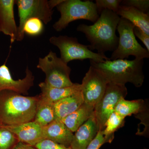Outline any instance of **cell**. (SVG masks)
<instances>
[{"mask_svg":"<svg viewBox=\"0 0 149 149\" xmlns=\"http://www.w3.org/2000/svg\"><path fill=\"white\" fill-rule=\"evenodd\" d=\"M133 33L135 36L143 42L146 46L147 50L149 52V36L143 32L139 27H135L133 29Z\"/></svg>","mask_w":149,"mask_h":149,"instance_id":"cell-29","label":"cell"},{"mask_svg":"<svg viewBox=\"0 0 149 149\" xmlns=\"http://www.w3.org/2000/svg\"><path fill=\"white\" fill-rule=\"evenodd\" d=\"M0 33H1V32H0Z\"/></svg>","mask_w":149,"mask_h":149,"instance_id":"cell-32","label":"cell"},{"mask_svg":"<svg viewBox=\"0 0 149 149\" xmlns=\"http://www.w3.org/2000/svg\"><path fill=\"white\" fill-rule=\"evenodd\" d=\"M56 7L61 14L53 25L57 32H61L75 20L86 19L95 23L100 17L95 3L93 1L63 0Z\"/></svg>","mask_w":149,"mask_h":149,"instance_id":"cell-4","label":"cell"},{"mask_svg":"<svg viewBox=\"0 0 149 149\" xmlns=\"http://www.w3.org/2000/svg\"><path fill=\"white\" fill-rule=\"evenodd\" d=\"M84 102L81 91L54 103L56 119L61 120L78 109Z\"/></svg>","mask_w":149,"mask_h":149,"instance_id":"cell-18","label":"cell"},{"mask_svg":"<svg viewBox=\"0 0 149 149\" xmlns=\"http://www.w3.org/2000/svg\"><path fill=\"white\" fill-rule=\"evenodd\" d=\"M146 101L143 99L135 100H126L122 98L116 104L114 112L124 118L130 116L132 114H136L143 109Z\"/></svg>","mask_w":149,"mask_h":149,"instance_id":"cell-21","label":"cell"},{"mask_svg":"<svg viewBox=\"0 0 149 149\" xmlns=\"http://www.w3.org/2000/svg\"><path fill=\"white\" fill-rule=\"evenodd\" d=\"M37 68L46 74L44 83L51 87L62 88L73 85L70 75L71 69L51 50L44 58H40Z\"/></svg>","mask_w":149,"mask_h":149,"instance_id":"cell-7","label":"cell"},{"mask_svg":"<svg viewBox=\"0 0 149 149\" xmlns=\"http://www.w3.org/2000/svg\"><path fill=\"white\" fill-rule=\"evenodd\" d=\"M120 19L112 11L103 10L94 24H80L77 30L85 34L90 43L88 45L89 49L95 50L97 53L105 55L107 52H113L117 47L118 37L116 32Z\"/></svg>","mask_w":149,"mask_h":149,"instance_id":"cell-1","label":"cell"},{"mask_svg":"<svg viewBox=\"0 0 149 149\" xmlns=\"http://www.w3.org/2000/svg\"><path fill=\"white\" fill-rule=\"evenodd\" d=\"M34 147L36 149H72L70 147L65 146L48 139L40 141Z\"/></svg>","mask_w":149,"mask_h":149,"instance_id":"cell-28","label":"cell"},{"mask_svg":"<svg viewBox=\"0 0 149 149\" xmlns=\"http://www.w3.org/2000/svg\"><path fill=\"white\" fill-rule=\"evenodd\" d=\"M114 138V136H106L104 135L103 131H99L95 138L86 149H99L103 144L111 143Z\"/></svg>","mask_w":149,"mask_h":149,"instance_id":"cell-26","label":"cell"},{"mask_svg":"<svg viewBox=\"0 0 149 149\" xmlns=\"http://www.w3.org/2000/svg\"><path fill=\"white\" fill-rule=\"evenodd\" d=\"M18 142L16 136L0 123V149H12Z\"/></svg>","mask_w":149,"mask_h":149,"instance_id":"cell-23","label":"cell"},{"mask_svg":"<svg viewBox=\"0 0 149 149\" xmlns=\"http://www.w3.org/2000/svg\"><path fill=\"white\" fill-rule=\"evenodd\" d=\"M109 83L102 72L90 66L81 84L84 103L95 107L103 96Z\"/></svg>","mask_w":149,"mask_h":149,"instance_id":"cell-10","label":"cell"},{"mask_svg":"<svg viewBox=\"0 0 149 149\" xmlns=\"http://www.w3.org/2000/svg\"><path fill=\"white\" fill-rule=\"evenodd\" d=\"M98 132L95 116L93 113L86 122L76 130L70 144L72 149H86Z\"/></svg>","mask_w":149,"mask_h":149,"instance_id":"cell-14","label":"cell"},{"mask_svg":"<svg viewBox=\"0 0 149 149\" xmlns=\"http://www.w3.org/2000/svg\"><path fill=\"white\" fill-rule=\"evenodd\" d=\"M39 86L42 91L40 95L54 103L81 91V85L78 83L62 88L51 87L44 82L40 83Z\"/></svg>","mask_w":149,"mask_h":149,"instance_id":"cell-17","label":"cell"},{"mask_svg":"<svg viewBox=\"0 0 149 149\" xmlns=\"http://www.w3.org/2000/svg\"><path fill=\"white\" fill-rule=\"evenodd\" d=\"M3 125L16 136L19 142L34 147L40 141L45 140L43 127L34 120L18 125Z\"/></svg>","mask_w":149,"mask_h":149,"instance_id":"cell-12","label":"cell"},{"mask_svg":"<svg viewBox=\"0 0 149 149\" xmlns=\"http://www.w3.org/2000/svg\"><path fill=\"white\" fill-rule=\"evenodd\" d=\"M39 96L28 97L10 90L0 92V123L15 125L33 121Z\"/></svg>","mask_w":149,"mask_h":149,"instance_id":"cell-2","label":"cell"},{"mask_svg":"<svg viewBox=\"0 0 149 149\" xmlns=\"http://www.w3.org/2000/svg\"><path fill=\"white\" fill-rule=\"evenodd\" d=\"M17 6L19 24L16 41L20 42L24 38L23 27L27 19H40L43 23L47 24L52 19L53 10L47 0H15Z\"/></svg>","mask_w":149,"mask_h":149,"instance_id":"cell-8","label":"cell"},{"mask_svg":"<svg viewBox=\"0 0 149 149\" xmlns=\"http://www.w3.org/2000/svg\"><path fill=\"white\" fill-rule=\"evenodd\" d=\"M63 1V0H51L49 1V3L51 8L53 9L54 8L56 7Z\"/></svg>","mask_w":149,"mask_h":149,"instance_id":"cell-31","label":"cell"},{"mask_svg":"<svg viewBox=\"0 0 149 149\" xmlns=\"http://www.w3.org/2000/svg\"><path fill=\"white\" fill-rule=\"evenodd\" d=\"M34 121L45 127L56 120L54 103L39 95Z\"/></svg>","mask_w":149,"mask_h":149,"instance_id":"cell-20","label":"cell"},{"mask_svg":"<svg viewBox=\"0 0 149 149\" xmlns=\"http://www.w3.org/2000/svg\"><path fill=\"white\" fill-rule=\"evenodd\" d=\"M44 29L43 22L37 18H32L27 19L23 27L24 33L31 36L41 35Z\"/></svg>","mask_w":149,"mask_h":149,"instance_id":"cell-24","label":"cell"},{"mask_svg":"<svg viewBox=\"0 0 149 149\" xmlns=\"http://www.w3.org/2000/svg\"><path fill=\"white\" fill-rule=\"evenodd\" d=\"M117 14L131 22L149 36V13H145L132 7L120 5Z\"/></svg>","mask_w":149,"mask_h":149,"instance_id":"cell-16","label":"cell"},{"mask_svg":"<svg viewBox=\"0 0 149 149\" xmlns=\"http://www.w3.org/2000/svg\"><path fill=\"white\" fill-rule=\"evenodd\" d=\"M127 94L125 85L108 83L103 96L94 109L98 132L104 130L105 124L110 115L114 112L118 102L122 98H125Z\"/></svg>","mask_w":149,"mask_h":149,"instance_id":"cell-9","label":"cell"},{"mask_svg":"<svg viewBox=\"0 0 149 149\" xmlns=\"http://www.w3.org/2000/svg\"><path fill=\"white\" fill-rule=\"evenodd\" d=\"M94 109L95 107L84 102L78 109L61 120L71 132H75L92 115Z\"/></svg>","mask_w":149,"mask_h":149,"instance_id":"cell-19","label":"cell"},{"mask_svg":"<svg viewBox=\"0 0 149 149\" xmlns=\"http://www.w3.org/2000/svg\"><path fill=\"white\" fill-rule=\"evenodd\" d=\"M135 26L125 18L120 17L117 27L119 34L117 48L113 52L110 59H125L129 56H133L138 59L148 58L149 52L142 47L136 40L133 33Z\"/></svg>","mask_w":149,"mask_h":149,"instance_id":"cell-5","label":"cell"},{"mask_svg":"<svg viewBox=\"0 0 149 149\" xmlns=\"http://www.w3.org/2000/svg\"><path fill=\"white\" fill-rule=\"evenodd\" d=\"M15 4V0H0V32L10 37L11 43L16 40L18 31L14 11Z\"/></svg>","mask_w":149,"mask_h":149,"instance_id":"cell-13","label":"cell"},{"mask_svg":"<svg viewBox=\"0 0 149 149\" xmlns=\"http://www.w3.org/2000/svg\"><path fill=\"white\" fill-rule=\"evenodd\" d=\"M25 73V77L23 79L15 80L13 78L10 70L5 63L0 66V92L10 90L21 95H28V91L34 85L35 77L28 66Z\"/></svg>","mask_w":149,"mask_h":149,"instance_id":"cell-11","label":"cell"},{"mask_svg":"<svg viewBox=\"0 0 149 149\" xmlns=\"http://www.w3.org/2000/svg\"><path fill=\"white\" fill-rule=\"evenodd\" d=\"M12 149H36L35 147L21 142H18Z\"/></svg>","mask_w":149,"mask_h":149,"instance_id":"cell-30","label":"cell"},{"mask_svg":"<svg viewBox=\"0 0 149 149\" xmlns=\"http://www.w3.org/2000/svg\"><path fill=\"white\" fill-rule=\"evenodd\" d=\"M143 60L119 59L102 63L90 60V63L91 66L102 72L109 82L123 85L131 83L136 88H139L143 85L145 79L143 70Z\"/></svg>","mask_w":149,"mask_h":149,"instance_id":"cell-3","label":"cell"},{"mask_svg":"<svg viewBox=\"0 0 149 149\" xmlns=\"http://www.w3.org/2000/svg\"><path fill=\"white\" fill-rule=\"evenodd\" d=\"M44 139H48L67 147H70L74 134L61 120L56 119L43 127Z\"/></svg>","mask_w":149,"mask_h":149,"instance_id":"cell-15","label":"cell"},{"mask_svg":"<svg viewBox=\"0 0 149 149\" xmlns=\"http://www.w3.org/2000/svg\"><path fill=\"white\" fill-rule=\"evenodd\" d=\"M125 118L115 112L112 113L105 124V128L103 130L104 135L106 136H114V132L124 125Z\"/></svg>","mask_w":149,"mask_h":149,"instance_id":"cell-22","label":"cell"},{"mask_svg":"<svg viewBox=\"0 0 149 149\" xmlns=\"http://www.w3.org/2000/svg\"><path fill=\"white\" fill-rule=\"evenodd\" d=\"M120 5L132 7L145 13H149V0H124Z\"/></svg>","mask_w":149,"mask_h":149,"instance_id":"cell-27","label":"cell"},{"mask_svg":"<svg viewBox=\"0 0 149 149\" xmlns=\"http://www.w3.org/2000/svg\"><path fill=\"white\" fill-rule=\"evenodd\" d=\"M121 0H96L95 4L99 15L102 10L107 9L117 13Z\"/></svg>","mask_w":149,"mask_h":149,"instance_id":"cell-25","label":"cell"},{"mask_svg":"<svg viewBox=\"0 0 149 149\" xmlns=\"http://www.w3.org/2000/svg\"><path fill=\"white\" fill-rule=\"evenodd\" d=\"M51 44L58 48L61 54L60 58L68 64L74 60H83L89 59L95 62H104L110 60L105 55L95 53L89 49L88 45L80 44L75 37L66 35L52 36L50 38Z\"/></svg>","mask_w":149,"mask_h":149,"instance_id":"cell-6","label":"cell"}]
</instances>
